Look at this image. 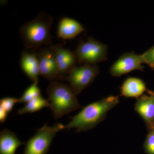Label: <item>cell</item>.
Masks as SVG:
<instances>
[{"mask_svg": "<svg viewBox=\"0 0 154 154\" xmlns=\"http://www.w3.org/2000/svg\"><path fill=\"white\" fill-rule=\"evenodd\" d=\"M147 93L137 99L134 110L143 119L149 131L154 129V91L148 90Z\"/></svg>", "mask_w": 154, "mask_h": 154, "instance_id": "obj_9", "label": "cell"}, {"mask_svg": "<svg viewBox=\"0 0 154 154\" xmlns=\"http://www.w3.org/2000/svg\"><path fill=\"white\" fill-rule=\"evenodd\" d=\"M65 129V125L57 123L51 126L45 125L28 141L24 154H47L54 138L59 131Z\"/></svg>", "mask_w": 154, "mask_h": 154, "instance_id": "obj_5", "label": "cell"}, {"mask_svg": "<svg viewBox=\"0 0 154 154\" xmlns=\"http://www.w3.org/2000/svg\"><path fill=\"white\" fill-rule=\"evenodd\" d=\"M97 65L84 64L75 66L69 72L64 81H66L76 95H78L88 87L99 75Z\"/></svg>", "mask_w": 154, "mask_h": 154, "instance_id": "obj_6", "label": "cell"}, {"mask_svg": "<svg viewBox=\"0 0 154 154\" xmlns=\"http://www.w3.org/2000/svg\"><path fill=\"white\" fill-rule=\"evenodd\" d=\"M143 63L141 54L138 55L134 52L125 53L112 65L110 72L113 76L119 77L136 70L143 71Z\"/></svg>", "mask_w": 154, "mask_h": 154, "instance_id": "obj_8", "label": "cell"}, {"mask_svg": "<svg viewBox=\"0 0 154 154\" xmlns=\"http://www.w3.org/2000/svg\"><path fill=\"white\" fill-rule=\"evenodd\" d=\"M47 94L50 108L55 119L61 118L82 107L70 86L59 81L51 82L48 87Z\"/></svg>", "mask_w": 154, "mask_h": 154, "instance_id": "obj_3", "label": "cell"}, {"mask_svg": "<svg viewBox=\"0 0 154 154\" xmlns=\"http://www.w3.org/2000/svg\"><path fill=\"white\" fill-rule=\"evenodd\" d=\"M24 143L9 130L4 129L0 133V154H15L17 148Z\"/></svg>", "mask_w": 154, "mask_h": 154, "instance_id": "obj_14", "label": "cell"}, {"mask_svg": "<svg viewBox=\"0 0 154 154\" xmlns=\"http://www.w3.org/2000/svg\"><path fill=\"white\" fill-rule=\"evenodd\" d=\"M8 114L5 110L0 108V122L1 123H4L5 122Z\"/></svg>", "mask_w": 154, "mask_h": 154, "instance_id": "obj_20", "label": "cell"}, {"mask_svg": "<svg viewBox=\"0 0 154 154\" xmlns=\"http://www.w3.org/2000/svg\"><path fill=\"white\" fill-rule=\"evenodd\" d=\"M46 107H50L49 101L45 99L41 95L26 103L25 106L18 110V113L19 115L33 113Z\"/></svg>", "mask_w": 154, "mask_h": 154, "instance_id": "obj_15", "label": "cell"}, {"mask_svg": "<svg viewBox=\"0 0 154 154\" xmlns=\"http://www.w3.org/2000/svg\"><path fill=\"white\" fill-rule=\"evenodd\" d=\"M85 30L83 25L77 20L69 17H63L59 22L57 35L59 38L65 40L72 39Z\"/></svg>", "mask_w": 154, "mask_h": 154, "instance_id": "obj_12", "label": "cell"}, {"mask_svg": "<svg viewBox=\"0 0 154 154\" xmlns=\"http://www.w3.org/2000/svg\"><path fill=\"white\" fill-rule=\"evenodd\" d=\"M20 66L23 71L33 82H38L40 72L38 57L35 51H22L20 59Z\"/></svg>", "mask_w": 154, "mask_h": 154, "instance_id": "obj_13", "label": "cell"}, {"mask_svg": "<svg viewBox=\"0 0 154 154\" xmlns=\"http://www.w3.org/2000/svg\"><path fill=\"white\" fill-rule=\"evenodd\" d=\"M53 46L58 68L57 81H64L69 72L76 66V58L74 51L64 48L61 45Z\"/></svg>", "mask_w": 154, "mask_h": 154, "instance_id": "obj_10", "label": "cell"}, {"mask_svg": "<svg viewBox=\"0 0 154 154\" xmlns=\"http://www.w3.org/2000/svg\"><path fill=\"white\" fill-rule=\"evenodd\" d=\"M74 53L79 65H94L107 60V47L93 37H89L80 41Z\"/></svg>", "mask_w": 154, "mask_h": 154, "instance_id": "obj_4", "label": "cell"}, {"mask_svg": "<svg viewBox=\"0 0 154 154\" xmlns=\"http://www.w3.org/2000/svg\"><path fill=\"white\" fill-rule=\"evenodd\" d=\"M143 148L146 154H154V129L148 131Z\"/></svg>", "mask_w": 154, "mask_h": 154, "instance_id": "obj_18", "label": "cell"}, {"mask_svg": "<svg viewBox=\"0 0 154 154\" xmlns=\"http://www.w3.org/2000/svg\"><path fill=\"white\" fill-rule=\"evenodd\" d=\"M120 89V96L136 99L148 91L143 80L140 78L134 77L127 78L122 84Z\"/></svg>", "mask_w": 154, "mask_h": 154, "instance_id": "obj_11", "label": "cell"}, {"mask_svg": "<svg viewBox=\"0 0 154 154\" xmlns=\"http://www.w3.org/2000/svg\"><path fill=\"white\" fill-rule=\"evenodd\" d=\"M119 103V96H109L83 107L65 125V129L75 128L78 132L94 128L106 118L107 113Z\"/></svg>", "mask_w": 154, "mask_h": 154, "instance_id": "obj_1", "label": "cell"}, {"mask_svg": "<svg viewBox=\"0 0 154 154\" xmlns=\"http://www.w3.org/2000/svg\"><path fill=\"white\" fill-rule=\"evenodd\" d=\"M143 63L146 64L152 70H154V45L141 54Z\"/></svg>", "mask_w": 154, "mask_h": 154, "instance_id": "obj_19", "label": "cell"}, {"mask_svg": "<svg viewBox=\"0 0 154 154\" xmlns=\"http://www.w3.org/2000/svg\"><path fill=\"white\" fill-rule=\"evenodd\" d=\"M19 102V99L15 97H5L0 100V108L9 114L13 110L16 103Z\"/></svg>", "mask_w": 154, "mask_h": 154, "instance_id": "obj_17", "label": "cell"}, {"mask_svg": "<svg viewBox=\"0 0 154 154\" xmlns=\"http://www.w3.org/2000/svg\"><path fill=\"white\" fill-rule=\"evenodd\" d=\"M53 18L49 14L41 13L33 20L25 23L19 34L26 50L36 49L42 45H52L51 30Z\"/></svg>", "mask_w": 154, "mask_h": 154, "instance_id": "obj_2", "label": "cell"}, {"mask_svg": "<svg viewBox=\"0 0 154 154\" xmlns=\"http://www.w3.org/2000/svg\"><path fill=\"white\" fill-rule=\"evenodd\" d=\"M54 45L37 48L40 75L51 82L57 81L58 68Z\"/></svg>", "mask_w": 154, "mask_h": 154, "instance_id": "obj_7", "label": "cell"}, {"mask_svg": "<svg viewBox=\"0 0 154 154\" xmlns=\"http://www.w3.org/2000/svg\"><path fill=\"white\" fill-rule=\"evenodd\" d=\"M38 82H33L26 89L22 96L19 99V102L27 103L41 95L40 88L38 86Z\"/></svg>", "mask_w": 154, "mask_h": 154, "instance_id": "obj_16", "label": "cell"}]
</instances>
